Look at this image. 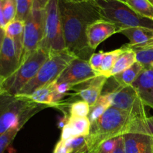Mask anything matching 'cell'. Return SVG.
<instances>
[{
    "label": "cell",
    "instance_id": "cell-18",
    "mask_svg": "<svg viewBox=\"0 0 153 153\" xmlns=\"http://www.w3.org/2000/svg\"><path fill=\"white\" fill-rule=\"evenodd\" d=\"M143 69L144 67L140 63L136 61L129 68L115 75L113 77L120 86H131Z\"/></svg>",
    "mask_w": 153,
    "mask_h": 153
},
{
    "label": "cell",
    "instance_id": "cell-39",
    "mask_svg": "<svg viewBox=\"0 0 153 153\" xmlns=\"http://www.w3.org/2000/svg\"><path fill=\"white\" fill-rule=\"evenodd\" d=\"M119 1H123V2H124V3H126L127 2V0H119Z\"/></svg>",
    "mask_w": 153,
    "mask_h": 153
},
{
    "label": "cell",
    "instance_id": "cell-21",
    "mask_svg": "<svg viewBox=\"0 0 153 153\" xmlns=\"http://www.w3.org/2000/svg\"><path fill=\"white\" fill-rule=\"evenodd\" d=\"M109 107H111V104L108 97L101 94L97 102L90 109V113L88 117L91 121V123L97 121Z\"/></svg>",
    "mask_w": 153,
    "mask_h": 153
},
{
    "label": "cell",
    "instance_id": "cell-2",
    "mask_svg": "<svg viewBox=\"0 0 153 153\" xmlns=\"http://www.w3.org/2000/svg\"><path fill=\"white\" fill-rule=\"evenodd\" d=\"M146 117H141L111 106L97 121L91 123V131L88 135L89 149L96 150L105 140L123 136L127 133L133 131L148 133Z\"/></svg>",
    "mask_w": 153,
    "mask_h": 153
},
{
    "label": "cell",
    "instance_id": "cell-12",
    "mask_svg": "<svg viewBox=\"0 0 153 153\" xmlns=\"http://www.w3.org/2000/svg\"><path fill=\"white\" fill-rule=\"evenodd\" d=\"M122 28L116 24L105 19L94 22L88 26L86 31L88 46L94 51L105 40L116 33L120 32Z\"/></svg>",
    "mask_w": 153,
    "mask_h": 153
},
{
    "label": "cell",
    "instance_id": "cell-20",
    "mask_svg": "<svg viewBox=\"0 0 153 153\" xmlns=\"http://www.w3.org/2000/svg\"><path fill=\"white\" fill-rule=\"evenodd\" d=\"M123 49L121 47L120 49L105 52L104 58H103L102 64L100 71V76H105L107 78L110 77L111 71L114 64L116 63L117 58L123 53Z\"/></svg>",
    "mask_w": 153,
    "mask_h": 153
},
{
    "label": "cell",
    "instance_id": "cell-6",
    "mask_svg": "<svg viewBox=\"0 0 153 153\" xmlns=\"http://www.w3.org/2000/svg\"><path fill=\"white\" fill-rule=\"evenodd\" d=\"M40 48L49 55L66 49L58 0H49L44 8V34Z\"/></svg>",
    "mask_w": 153,
    "mask_h": 153
},
{
    "label": "cell",
    "instance_id": "cell-16",
    "mask_svg": "<svg viewBox=\"0 0 153 153\" xmlns=\"http://www.w3.org/2000/svg\"><path fill=\"white\" fill-rule=\"evenodd\" d=\"M91 123L88 117H70L68 121L62 128L61 140H67L79 136H88L91 131Z\"/></svg>",
    "mask_w": 153,
    "mask_h": 153
},
{
    "label": "cell",
    "instance_id": "cell-38",
    "mask_svg": "<svg viewBox=\"0 0 153 153\" xmlns=\"http://www.w3.org/2000/svg\"><path fill=\"white\" fill-rule=\"evenodd\" d=\"M68 1H85V0H68Z\"/></svg>",
    "mask_w": 153,
    "mask_h": 153
},
{
    "label": "cell",
    "instance_id": "cell-14",
    "mask_svg": "<svg viewBox=\"0 0 153 153\" xmlns=\"http://www.w3.org/2000/svg\"><path fill=\"white\" fill-rule=\"evenodd\" d=\"M124 153H152L153 137L143 131H133L123 136Z\"/></svg>",
    "mask_w": 153,
    "mask_h": 153
},
{
    "label": "cell",
    "instance_id": "cell-19",
    "mask_svg": "<svg viewBox=\"0 0 153 153\" xmlns=\"http://www.w3.org/2000/svg\"><path fill=\"white\" fill-rule=\"evenodd\" d=\"M122 48L123 49V52L120 55L116 63L114 65L113 68L111 71L110 77L127 70L137 61L136 54L134 51L127 48L125 45H123Z\"/></svg>",
    "mask_w": 153,
    "mask_h": 153
},
{
    "label": "cell",
    "instance_id": "cell-1",
    "mask_svg": "<svg viewBox=\"0 0 153 153\" xmlns=\"http://www.w3.org/2000/svg\"><path fill=\"white\" fill-rule=\"evenodd\" d=\"M66 49L76 58L88 61L94 50L89 47L86 31L94 22L103 19L95 0H58Z\"/></svg>",
    "mask_w": 153,
    "mask_h": 153
},
{
    "label": "cell",
    "instance_id": "cell-17",
    "mask_svg": "<svg viewBox=\"0 0 153 153\" xmlns=\"http://www.w3.org/2000/svg\"><path fill=\"white\" fill-rule=\"evenodd\" d=\"M24 27H25V22L18 19H13V21L7 23L4 28L6 35L10 37L14 42L17 53L20 58V61L22 49H23Z\"/></svg>",
    "mask_w": 153,
    "mask_h": 153
},
{
    "label": "cell",
    "instance_id": "cell-31",
    "mask_svg": "<svg viewBox=\"0 0 153 153\" xmlns=\"http://www.w3.org/2000/svg\"><path fill=\"white\" fill-rule=\"evenodd\" d=\"M49 0H34L33 7L36 9H44Z\"/></svg>",
    "mask_w": 153,
    "mask_h": 153
},
{
    "label": "cell",
    "instance_id": "cell-41",
    "mask_svg": "<svg viewBox=\"0 0 153 153\" xmlns=\"http://www.w3.org/2000/svg\"><path fill=\"white\" fill-rule=\"evenodd\" d=\"M151 67H152V68L153 69V64H152V65H151Z\"/></svg>",
    "mask_w": 153,
    "mask_h": 153
},
{
    "label": "cell",
    "instance_id": "cell-9",
    "mask_svg": "<svg viewBox=\"0 0 153 153\" xmlns=\"http://www.w3.org/2000/svg\"><path fill=\"white\" fill-rule=\"evenodd\" d=\"M106 95L111 106L131 112L141 117H146L145 105L132 86H119Z\"/></svg>",
    "mask_w": 153,
    "mask_h": 153
},
{
    "label": "cell",
    "instance_id": "cell-35",
    "mask_svg": "<svg viewBox=\"0 0 153 153\" xmlns=\"http://www.w3.org/2000/svg\"><path fill=\"white\" fill-rule=\"evenodd\" d=\"M4 37H5V31L4 28L0 27V51H1V46H2L3 42H4Z\"/></svg>",
    "mask_w": 153,
    "mask_h": 153
},
{
    "label": "cell",
    "instance_id": "cell-11",
    "mask_svg": "<svg viewBox=\"0 0 153 153\" xmlns=\"http://www.w3.org/2000/svg\"><path fill=\"white\" fill-rule=\"evenodd\" d=\"M20 65V58L14 42L5 34L0 51V79L2 82L10 77Z\"/></svg>",
    "mask_w": 153,
    "mask_h": 153
},
{
    "label": "cell",
    "instance_id": "cell-33",
    "mask_svg": "<svg viewBox=\"0 0 153 153\" xmlns=\"http://www.w3.org/2000/svg\"><path fill=\"white\" fill-rule=\"evenodd\" d=\"M146 125L148 130V133L153 137V116L146 117Z\"/></svg>",
    "mask_w": 153,
    "mask_h": 153
},
{
    "label": "cell",
    "instance_id": "cell-30",
    "mask_svg": "<svg viewBox=\"0 0 153 153\" xmlns=\"http://www.w3.org/2000/svg\"><path fill=\"white\" fill-rule=\"evenodd\" d=\"M53 153H69L65 142L62 140H60L55 146Z\"/></svg>",
    "mask_w": 153,
    "mask_h": 153
},
{
    "label": "cell",
    "instance_id": "cell-25",
    "mask_svg": "<svg viewBox=\"0 0 153 153\" xmlns=\"http://www.w3.org/2000/svg\"><path fill=\"white\" fill-rule=\"evenodd\" d=\"M19 130V128L15 127L0 134V153H4L7 148L11 144Z\"/></svg>",
    "mask_w": 153,
    "mask_h": 153
},
{
    "label": "cell",
    "instance_id": "cell-8",
    "mask_svg": "<svg viewBox=\"0 0 153 153\" xmlns=\"http://www.w3.org/2000/svg\"><path fill=\"white\" fill-rule=\"evenodd\" d=\"M44 34V9L33 7L25 21L23 35V49L20 64L33 52L40 49Z\"/></svg>",
    "mask_w": 153,
    "mask_h": 153
},
{
    "label": "cell",
    "instance_id": "cell-13",
    "mask_svg": "<svg viewBox=\"0 0 153 153\" xmlns=\"http://www.w3.org/2000/svg\"><path fill=\"white\" fill-rule=\"evenodd\" d=\"M108 78L98 76L88 82L74 86L72 91H76V95L79 96L82 100L88 103L92 107L101 96L103 88Z\"/></svg>",
    "mask_w": 153,
    "mask_h": 153
},
{
    "label": "cell",
    "instance_id": "cell-27",
    "mask_svg": "<svg viewBox=\"0 0 153 153\" xmlns=\"http://www.w3.org/2000/svg\"><path fill=\"white\" fill-rule=\"evenodd\" d=\"M2 6L4 19H5L6 22L7 24L16 18V0H2Z\"/></svg>",
    "mask_w": 153,
    "mask_h": 153
},
{
    "label": "cell",
    "instance_id": "cell-7",
    "mask_svg": "<svg viewBox=\"0 0 153 153\" xmlns=\"http://www.w3.org/2000/svg\"><path fill=\"white\" fill-rule=\"evenodd\" d=\"M49 56L40 48L33 52L12 76L2 82V91L12 95H17L22 88L34 79Z\"/></svg>",
    "mask_w": 153,
    "mask_h": 153
},
{
    "label": "cell",
    "instance_id": "cell-28",
    "mask_svg": "<svg viewBox=\"0 0 153 153\" xmlns=\"http://www.w3.org/2000/svg\"><path fill=\"white\" fill-rule=\"evenodd\" d=\"M121 137V136H120ZM120 137L105 140L96 149L97 153H114L117 147Z\"/></svg>",
    "mask_w": 153,
    "mask_h": 153
},
{
    "label": "cell",
    "instance_id": "cell-23",
    "mask_svg": "<svg viewBox=\"0 0 153 153\" xmlns=\"http://www.w3.org/2000/svg\"><path fill=\"white\" fill-rule=\"evenodd\" d=\"M16 14L15 19L25 22L33 8L34 0H16Z\"/></svg>",
    "mask_w": 153,
    "mask_h": 153
},
{
    "label": "cell",
    "instance_id": "cell-40",
    "mask_svg": "<svg viewBox=\"0 0 153 153\" xmlns=\"http://www.w3.org/2000/svg\"><path fill=\"white\" fill-rule=\"evenodd\" d=\"M148 1H149V2H150V3H151V4H152V5H153V0H148Z\"/></svg>",
    "mask_w": 153,
    "mask_h": 153
},
{
    "label": "cell",
    "instance_id": "cell-22",
    "mask_svg": "<svg viewBox=\"0 0 153 153\" xmlns=\"http://www.w3.org/2000/svg\"><path fill=\"white\" fill-rule=\"evenodd\" d=\"M126 4L138 14L153 20V5L148 0H127Z\"/></svg>",
    "mask_w": 153,
    "mask_h": 153
},
{
    "label": "cell",
    "instance_id": "cell-37",
    "mask_svg": "<svg viewBox=\"0 0 153 153\" xmlns=\"http://www.w3.org/2000/svg\"><path fill=\"white\" fill-rule=\"evenodd\" d=\"M85 153H97V152H96V150H89Z\"/></svg>",
    "mask_w": 153,
    "mask_h": 153
},
{
    "label": "cell",
    "instance_id": "cell-36",
    "mask_svg": "<svg viewBox=\"0 0 153 153\" xmlns=\"http://www.w3.org/2000/svg\"><path fill=\"white\" fill-rule=\"evenodd\" d=\"M2 81H1V79H0V94H1V92H2Z\"/></svg>",
    "mask_w": 153,
    "mask_h": 153
},
{
    "label": "cell",
    "instance_id": "cell-32",
    "mask_svg": "<svg viewBox=\"0 0 153 153\" xmlns=\"http://www.w3.org/2000/svg\"><path fill=\"white\" fill-rule=\"evenodd\" d=\"M7 25L4 16V13H3V6H2V0H0V27L2 28H5Z\"/></svg>",
    "mask_w": 153,
    "mask_h": 153
},
{
    "label": "cell",
    "instance_id": "cell-26",
    "mask_svg": "<svg viewBox=\"0 0 153 153\" xmlns=\"http://www.w3.org/2000/svg\"><path fill=\"white\" fill-rule=\"evenodd\" d=\"M134 52L136 54V59L137 62L140 63L144 68L151 67L153 64V48L140 49Z\"/></svg>",
    "mask_w": 153,
    "mask_h": 153
},
{
    "label": "cell",
    "instance_id": "cell-5",
    "mask_svg": "<svg viewBox=\"0 0 153 153\" xmlns=\"http://www.w3.org/2000/svg\"><path fill=\"white\" fill-rule=\"evenodd\" d=\"M76 58L67 49L49 55L34 79L28 82L17 95L28 97L39 88L56 82L60 75Z\"/></svg>",
    "mask_w": 153,
    "mask_h": 153
},
{
    "label": "cell",
    "instance_id": "cell-34",
    "mask_svg": "<svg viewBox=\"0 0 153 153\" xmlns=\"http://www.w3.org/2000/svg\"><path fill=\"white\" fill-rule=\"evenodd\" d=\"M114 153H124V142L123 136L120 137L119 141Z\"/></svg>",
    "mask_w": 153,
    "mask_h": 153
},
{
    "label": "cell",
    "instance_id": "cell-15",
    "mask_svg": "<svg viewBox=\"0 0 153 153\" xmlns=\"http://www.w3.org/2000/svg\"><path fill=\"white\" fill-rule=\"evenodd\" d=\"M131 86L136 90L143 105L153 109V69L152 67L143 69Z\"/></svg>",
    "mask_w": 153,
    "mask_h": 153
},
{
    "label": "cell",
    "instance_id": "cell-24",
    "mask_svg": "<svg viewBox=\"0 0 153 153\" xmlns=\"http://www.w3.org/2000/svg\"><path fill=\"white\" fill-rule=\"evenodd\" d=\"M91 107L83 100L72 103L70 107V117H87L90 113Z\"/></svg>",
    "mask_w": 153,
    "mask_h": 153
},
{
    "label": "cell",
    "instance_id": "cell-10",
    "mask_svg": "<svg viewBox=\"0 0 153 153\" xmlns=\"http://www.w3.org/2000/svg\"><path fill=\"white\" fill-rule=\"evenodd\" d=\"M98 76L91 68L88 61L76 58L63 71L55 82L58 85L66 84L73 88Z\"/></svg>",
    "mask_w": 153,
    "mask_h": 153
},
{
    "label": "cell",
    "instance_id": "cell-29",
    "mask_svg": "<svg viewBox=\"0 0 153 153\" xmlns=\"http://www.w3.org/2000/svg\"><path fill=\"white\" fill-rule=\"evenodd\" d=\"M105 52L102 51L97 52V53H94L91 56V58L88 60L90 65H91V68L99 75H100V68H101L102 64L103 58H104Z\"/></svg>",
    "mask_w": 153,
    "mask_h": 153
},
{
    "label": "cell",
    "instance_id": "cell-3",
    "mask_svg": "<svg viewBox=\"0 0 153 153\" xmlns=\"http://www.w3.org/2000/svg\"><path fill=\"white\" fill-rule=\"evenodd\" d=\"M49 108L33 101L30 97L0 94V134L11 128H21L40 111Z\"/></svg>",
    "mask_w": 153,
    "mask_h": 153
},
{
    "label": "cell",
    "instance_id": "cell-42",
    "mask_svg": "<svg viewBox=\"0 0 153 153\" xmlns=\"http://www.w3.org/2000/svg\"><path fill=\"white\" fill-rule=\"evenodd\" d=\"M152 153H153V152H152Z\"/></svg>",
    "mask_w": 153,
    "mask_h": 153
},
{
    "label": "cell",
    "instance_id": "cell-4",
    "mask_svg": "<svg viewBox=\"0 0 153 153\" xmlns=\"http://www.w3.org/2000/svg\"><path fill=\"white\" fill-rule=\"evenodd\" d=\"M102 19L116 24L122 29L147 28L153 29V20L138 14L126 3L119 0H95Z\"/></svg>",
    "mask_w": 153,
    "mask_h": 153
}]
</instances>
